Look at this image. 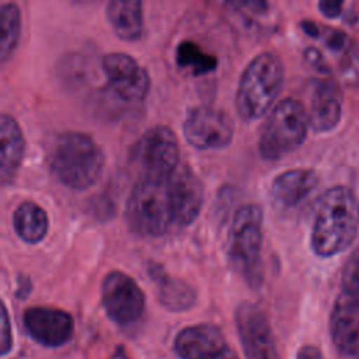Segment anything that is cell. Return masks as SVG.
I'll use <instances>...</instances> for the list:
<instances>
[{
  "label": "cell",
  "instance_id": "obj_25",
  "mask_svg": "<svg viewBox=\"0 0 359 359\" xmlns=\"http://www.w3.org/2000/svg\"><path fill=\"white\" fill-rule=\"evenodd\" d=\"M341 296L359 306V257L345 269L342 276Z\"/></svg>",
  "mask_w": 359,
  "mask_h": 359
},
{
  "label": "cell",
  "instance_id": "obj_30",
  "mask_svg": "<svg viewBox=\"0 0 359 359\" xmlns=\"http://www.w3.org/2000/svg\"><path fill=\"white\" fill-rule=\"evenodd\" d=\"M306 59L309 60V63L317 66L318 69L327 67L324 57H323L321 53H320L317 49H314V48H309V49L306 50Z\"/></svg>",
  "mask_w": 359,
  "mask_h": 359
},
{
  "label": "cell",
  "instance_id": "obj_8",
  "mask_svg": "<svg viewBox=\"0 0 359 359\" xmlns=\"http://www.w3.org/2000/svg\"><path fill=\"white\" fill-rule=\"evenodd\" d=\"M182 130L187 142L192 147L199 150H217L231 143L234 123L224 111L199 105L187 114Z\"/></svg>",
  "mask_w": 359,
  "mask_h": 359
},
{
  "label": "cell",
  "instance_id": "obj_19",
  "mask_svg": "<svg viewBox=\"0 0 359 359\" xmlns=\"http://www.w3.org/2000/svg\"><path fill=\"white\" fill-rule=\"evenodd\" d=\"M107 17L114 32L123 41H137L143 32V4L139 0H112Z\"/></svg>",
  "mask_w": 359,
  "mask_h": 359
},
{
  "label": "cell",
  "instance_id": "obj_29",
  "mask_svg": "<svg viewBox=\"0 0 359 359\" xmlns=\"http://www.w3.org/2000/svg\"><path fill=\"white\" fill-rule=\"evenodd\" d=\"M234 6L238 7H244L247 11L250 13H255V14H264L268 10V4L265 1H259V0H254V1H238L234 3Z\"/></svg>",
  "mask_w": 359,
  "mask_h": 359
},
{
  "label": "cell",
  "instance_id": "obj_7",
  "mask_svg": "<svg viewBox=\"0 0 359 359\" xmlns=\"http://www.w3.org/2000/svg\"><path fill=\"white\" fill-rule=\"evenodd\" d=\"M132 160L140 178L167 180L180 165V143L177 135L164 125L147 129L136 142Z\"/></svg>",
  "mask_w": 359,
  "mask_h": 359
},
{
  "label": "cell",
  "instance_id": "obj_4",
  "mask_svg": "<svg viewBox=\"0 0 359 359\" xmlns=\"http://www.w3.org/2000/svg\"><path fill=\"white\" fill-rule=\"evenodd\" d=\"M126 220L142 237H160L174 226L168 178H140L128 198Z\"/></svg>",
  "mask_w": 359,
  "mask_h": 359
},
{
  "label": "cell",
  "instance_id": "obj_21",
  "mask_svg": "<svg viewBox=\"0 0 359 359\" xmlns=\"http://www.w3.org/2000/svg\"><path fill=\"white\" fill-rule=\"evenodd\" d=\"M15 233L28 244L39 243L48 233L49 219L46 212L35 202H22L14 212Z\"/></svg>",
  "mask_w": 359,
  "mask_h": 359
},
{
  "label": "cell",
  "instance_id": "obj_3",
  "mask_svg": "<svg viewBox=\"0 0 359 359\" xmlns=\"http://www.w3.org/2000/svg\"><path fill=\"white\" fill-rule=\"evenodd\" d=\"M285 81L280 57L272 52L257 55L243 70L236 91V108L244 121L262 118L273 108Z\"/></svg>",
  "mask_w": 359,
  "mask_h": 359
},
{
  "label": "cell",
  "instance_id": "obj_26",
  "mask_svg": "<svg viewBox=\"0 0 359 359\" xmlns=\"http://www.w3.org/2000/svg\"><path fill=\"white\" fill-rule=\"evenodd\" d=\"M13 346L11 324L6 304L0 300V356L6 355Z\"/></svg>",
  "mask_w": 359,
  "mask_h": 359
},
{
  "label": "cell",
  "instance_id": "obj_5",
  "mask_svg": "<svg viewBox=\"0 0 359 359\" xmlns=\"http://www.w3.org/2000/svg\"><path fill=\"white\" fill-rule=\"evenodd\" d=\"M307 130L306 107L292 97L283 98L273 105L262 125L258 151L265 160H280L304 142Z\"/></svg>",
  "mask_w": 359,
  "mask_h": 359
},
{
  "label": "cell",
  "instance_id": "obj_27",
  "mask_svg": "<svg viewBox=\"0 0 359 359\" xmlns=\"http://www.w3.org/2000/svg\"><path fill=\"white\" fill-rule=\"evenodd\" d=\"M318 10L327 18H337L342 13V1L323 0L318 3Z\"/></svg>",
  "mask_w": 359,
  "mask_h": 359
},
{
  "label": "cell",
  "instance_id": "obj_22",
  "mask_svg": "<svg viewBox=\"0 0 359 359\" xmlns=\"http://www.w3.org/2000/svg\"><path fill=\"white\" fill-rule=\"evenodd\" d=\"M21 34V13L17 4L0 6V65L14 52Z\"/></svg>",
  "mask_w": 359,
  "mask_h": 359
},
{
  "label": "cell",
  "instance_id": "obj_10",
  "mask_svg": "<svg viewBox=\"0 0 359 359\" xmlns=\"http://www.w3.org/2000/svg\"><path fill=\"white\" fill-rule=\"evenodd\" d=\"M102 72L109 93L125 102H139L150 90L147 72L128 53L112 52L102 57Z\"/></svg>",
  "mask_w": 359,
  "mask_h": 359
},
{
  "label": "cell",
  "instance_id": "obj_17",
  "mask_svg": "<svg viewBox=\"0 0 359 359\" xmlns=\"http://www.w3.org/2000/svg\"><path fill=\"white\" fill-rule=\"evenodd\" d=\"M318 172L313 168H290L278 174L271 184L273 202L292 208L309 196L318 185Z\"/></svg>",
  "mask_w": 359,
  "mask_h": 359
},
{
  "label": "cell",
  "instance_id": "obj_1",
  "mask_svg": "<svg viewBox=\"0 0 359 359\" xmlns=\"http://www.w3.org/2000/svg\"><path fill=\"white\" fill-rule=\"evenodd\" d=\"M359 231V198L353 189L335 185L320 198L310 245L321 258L335 257L351 247Z\"/></svg>",
  "mask_w": 359,
  "mask_h": 359
},
{
  "label": "cell",
  "instance_id": "obj_6",
  "mask_svg": "<svg viewBox=\"0 0 359 359\" xmlns=\"http://www.w3.org/2000/svg\"><path fill=\"white\" fill-rule=\"evenodd\" d=\"M262 210L258 205L240 206L230 227V259L250 286L255 287L262 279Z\"/></svg>",
  "mask_w": 359,
  "mask_h": 359
},
{
  "label": "cell",
  "instance_id": "obj_24",
  "mask_svg": "<svg viewBox=\"0 0 359 359\" xmlns=\"http://www.w3.org/2000/svg\"><path fill=\"white\" fill-rule=\"evenodd\" d=\"M302 27L307 35L320 39L331 50L342 52L348 46V36L345 35V32H342L339 29H335L332 27L330 28V27L318 25L313 21H303Z\"/></svg>",
  "mask_w": 359,
  "mask_h": 359
},
{
  "label": "cell",
  "instance_id": "obj_20",
  "mask_svg": "<svg viewBox=\"0 0 359 359\" xmlns=\"http://www.w3.org/2000/svg\"><path fill=\"white\" fill-rule=\"evenodd\" d=\"M149 273L158 286V297L161 304H164L168 310L185 311L194 306L196 294L185 280L171 278L158 264H151Z\"/></svg>",
  "mask_w": 359,
  "mask_h": 359
},
{
  "label": "cell",
  "instance_id": "obj_18",
  "mask_svg": "<svg viewBox=\"0 0 359 359\" xmlns=\"http://www.w3.org/2000/svg\"><path fill=\"white\" fill-rule=\"evenodd\" d=\"M25 153V137L20 123L7 114H0V185L17 175Z\"/></svg>",
  "mask_w": 359,
  "mask_h": 359
},
{
  "label": "cell",
  "instance_id": "obj_15",
  "mask_svg": "<svg viewBox=\"0 0 359 359\" xmlns=\"http://www.w3.org/2000/svg\"><path fill=\"white\" fill-rule=\"evenodd\" d=\"M307 116L309 126L317 133H327L338 126L342 116V90L335 80H316Z\"/></svg>",
  "mask_w": 359,
  "mask_h": 359
},
{
  "label": "cell",
  "instance_id": "obj_23",
  "mask_svg": "<svg viewBox=\"0 0 359 359\" xmlns=\"http://www.w3.org/2000/svg\"><path fill=\"white\" fill-rule=\"evenodd\" d=\"M175 59L178 66L188 69L194 76H202L213 72L217 67V57L205 52L198 43L192 41H182L177 50Z\"/></svg>",
  "mask_w": 359,
  "mask_h": 359
},
{
  "label": "cell",
  "instance_id": "obj_14",
  "mask_svg": "<svg viewBox=\"0 0 359 359\" xmlns=\"http://www.w3.org/2000/svg\"><path fill=\"white\" fill-rule=\"evenodd\" d=\"M24 324L29 335L45 346L66 344L74 330L69 313L50 307H29L24 313Z\"/></svg>",
  "mask_w": 359,
  "mask_h": 359
},
{
  "label": "cell",
  "instance_id": "obj_9",
  "mask_svg": "<svg viewBox=\"0 0 359 359\" xmlns=\"http://www.w3.org/2000/svg\"><path fill=\"white\" fill-rule=\"evenodd\" d=\"M102 306L108 317L119 325L136 323L144 311V293L133 278L111 271L101 286Z\"/></svg>",
  "mask_w": 359,
  "mask_h": 359
},
{
  "label": "cell",
  "instance_id": "obj_28",
  "mask_svg": "<svg viewBox=\"0 0 359 359\" xmlns=\"http://www.w3.org/2000/svg\"><path fill=\"white\" fill-rule=\"evenodd\" d=\"M296 359H324V356L317 346L304 345L297 351Z\"/></svg>",
  "mask_w": 359,
  "mask_h": 359
},
{
  "label": "cell",
  "instance_id": "obj_13",
  "mask_svg": "<svg viewBox=\"0 0 359 359\" xmlns=\"http://www.w3.org/2000/svg\"><path fill=\"white\" fill-rule=\"evenodd\" d=\"M168 191L175 226H189L199 216L203 205V185L196 174L181 164L168 178Z\"/></svg>",
  "mask_w": 359,
  "mask_h": 359
},
{
  "label": "cell",
  "instance_id": "obj_12",
  "mask_svg": "<svg viewBox=\"0 0 359 359\" xmlns=\"http://www.w3.org/2000/svg\"><path fill=\"white\" fill-rule=\"evenodd\" d=\"M174 349L181 359H238L222 331L210 324H196L182 328Z\"/></svg>",
  "mask_w": 359,
  "mask_h": 359
},
{
  "label": "cell",
  "instance_id": "obj_11",
  "mask_svg": "<svg viewBox=\"0 0 359 359\" xmlns=\"http://www.w3.org/2000/svg\"><path fill=\"white\" fill-rule=\"evenodd\" d=\"M234 321L245 359H280L271 323L259 306L250 302L240 303Z\"/></svg>",
  "mask_w": 359,
  "mask_h": 359
},
{
  "label": "cell",
  "instance_id": "obj_16",
  "mask_svg": "<svg viewBox=\"0 0 359 359\" xmlns=\"http://www.w3.org/2000/svg\"><path fill=\"white\" fill-rule=\"evenodd\" d=\"M330 334L341 355L359 356V306L341 294L331 311Z\"/></svg>",
  "mask_w": 359,
  "mask_h": 359
},
{
  "label": "cell",
  "instance_id": "obj_2",
  "mask_svg": "<svg viewBox=\"0 0 359 359\" xmlns=\"http://www.w3.org/2000/svg\"><path fill=\"white\" fill-rule=\"evenodd\" d=\"M105 164L102 149L94 139L81 132H65L55 140L49 167L55 178L65 187L83 191L101 177Z\"/></svg>",
  "mask_w": 359,
  "mask_h": 359
}]
</instances>
